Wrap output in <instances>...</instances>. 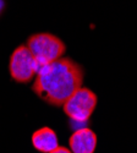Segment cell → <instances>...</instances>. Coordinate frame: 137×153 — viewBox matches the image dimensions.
<instances>
[{
	"mask_svg": "<svg viewBox=\"0 0 137 153\" xmlns=\"http://www.w3.org/2000/svg\"><path fill=\"white\" fill-rule=\"evenodd\" d=\"M83 80V68L71 58L63 56L39 68L32 91L47 104L59 108L82 87Z\"/></svg>",
	"mask_w": 137,
	"mask_h": 153,
	"instance_id": "cell-1",
	"label": "cell"
},
{
	"mask_svg": "<svg viewBox=\"0 0 137 153\" xmlns=\"http://www.w3.org/2000/svg\"><path fill=\"white\" fill-rule=\"evenodd\" d=\"M26 47L39 68L63 58L66 53V44L58 36L47 32L30 36L27 38Z\"/></svg>",
	"mask_w": 137,
	"mask_h": 153,
	"instance_id": "cell-2",
	"label": "cell"
},
{
	"mask_svg": "<svg viewBox=\"0 0 137 153\" xmlns=\"http://www.w3.org/2000/svg\"><path fill=\"white\" fill-rule=\"evenodd\" d=\"M97 104V94L90 88L81 87L63 104V110L70 120L83 124L91 119Z\"/></svg>",
	"mask_w": 137,
	"mask_h": 153,
	"instance_id": "cell-3",
	"label": "cell"
},
{
	"mask_svg": "<svg viewBox=\"0 0 137 153\" xmlns=\"http://www.w3.org/2000/svg\"><path fill=\"white\" fill-rule=\"evenodd\" d=\"M39 66L26 44L15 48L9 60V72L11 79L17 83H28L34 80Z\"/></svg>",
	"mask_w": 137,
	"mask_h": 153,
	"instance_id": "cell-4",
	"label": "cell"
},
{
	"mask_svg": "<svg viewBox=\"0 0 137 153\" xmlns=\"http://www.w3.org/2000/svg\"><path fill=\"white\" fill-rule=\"evenodd\" d=\"M97 143L98 140L96 132L90 127L84 126L71 134L69 138V149L72 153H94Z\"/></svg>",
	"mask_w": 137,
	"mask_h": 153,
	"instance_id": "cell-5",
	"label": "cell"
},
{
	"mask_svg": "<svg viewBox=\"0 0 137 153\" xmlns=\"http://www.w3.org/2000/svg\"><path fill=\"white\" fill-rule=\"evenodd\" d=\"M31 141L34 149L41 153H50L59 146L58 135L49 126H43L34 131L31 137Z\"/></svg>",
	"mask_w": 137,
	"mask_h": 153,
	"instance_id": "cell-6",
	"label": "cell"
},
{
	"mask_svg": "<svg viewBox=\"0 0 137 153\" xmlns=\"http://www.w3.org/2000/svg\"><path fill=\"white\" fill-rule=\"evenodd\" d=\"M50 153H72L67 147H64V146H58L54 151H52Z\"/></svg>",
	"mask_w": 137,
	"mask_h": 153,
	"instance_id": "cell-7",
	"label": "cell"
},
{
	"mask_svg": "<svg viewBox=\"0 0 137 153\" xmlns=\"http://www.w3.org/2000/svg\"><path fill=\"white\" fill-rule=\"evenodd\" d=\"M3 7H4V1H3V0H0V12H1Z\"/></svg>",
	"mask_w": 137,
	"mask_h": 153,
	"instance_id": "cell-8",
	"label": "cell"
}]
</instances>
